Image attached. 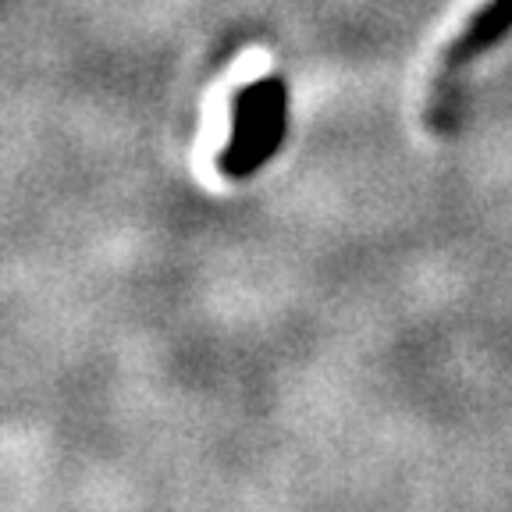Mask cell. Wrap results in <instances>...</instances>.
<instances>
[{"label": "cell", "instance_id": "7a4b0ae2", "mask_svg": "<svg viewBox=\"0 0 512 512\" xmlns=\"http://www.w3.org/2000/svg\"><path fill=\"white\" fill-rule=\"evenodd\" d=\"M512 32V0H488L480 4L466 25L459 29V36L445 47L441 54V68L431 79L424 100V121L431 125V132L438 136H452L463 118V72L473 57L488 54L491 47L505 40Z\"/></svg>", "mask_w": 512, "mask_h": 512}, {"label": "cell", "instance_id": "6da1fadb", "mask_svg": "<svg viewBox=\"0 0 512 512\" xmlns=\"http://www.w3.org/2000/svg\"><path fill=\"white\" fill-rule=\"evenodd\" d=\"M288 132V82L278 75L239 86L232 96V132L217 153L224 178H249L281 150Z\"/></svg>", "mask_w": 512, "mask_h": 512}]
</instances>
